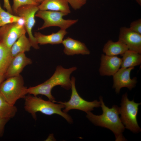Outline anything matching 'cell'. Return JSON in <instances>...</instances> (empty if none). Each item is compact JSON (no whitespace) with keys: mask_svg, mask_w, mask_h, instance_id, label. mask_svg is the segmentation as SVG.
Listing matches in <instances>:
<instances>
[{"mask_svg":"<svg viewBox=\"0 0 141 141\" xmlns=\"http://www.w3.org/2000/svg\"><path fill=\"white\" fill-rule=\"evenodd\" d=\"M128 50L127 46L122 42L118 40L114 42L110 40L105 44L102 50L105 55L113 56L121 55Z\"/></svg>","mask_w":141,"mask_h":141,"instance_id":"cell-17","label":"cell"},{"mask_svg":"<svg viewBox=\"0 0 141 141\" xmlns=\"http://www.w3.org/2000/svg\"><path fill=\"white\" fill-rule=\"evenodd\" d=\"M119 40L128 47V50L141 54V34L123 27L120 29Z\"/></svg>","mask_w":141,"mask_h":141,"instance_id":"cell-11","label":"cell"},{"mask_svg":"<svg viewBox=\"0 0 141 141\" xmlns=\"http://www.w3.org/2000/svg\"><path fill=\"white\" fill-rule=\"evenodd\" d=\"M16 22L24 25V21L22 18L5 10L2 7L0 2V27L8 24Z\"/></svg>","mask_w":141,"mask_h":141,"instance_id":"cell-22","label":"cell"},{"mask_svg":"<svg viewBox=\"0 0 141 141\" xmlns=\"http://www.w3.org/2000/svg\"></svg>","mask_w":141,"mask_h":141,"instance_id":"cell-32","label":"cell"},{"mask_svg":"<svg viewBox=\"0 0 141 141\" xmlns=\"http://www.w3.org/2000/svg\"><path fill=\"white\" fill-rule=\"evenodd\" d=\"M67 33L66 30L60 29L56 33L48 35L39 32H35L34 36L38 44H57L62 43L64 37Z\"/></svg>","mask_w":141,"mask_h":141,"instance_id":"cell-15","label":"cell"},{"mask_svg":"<svg viewBox=\"0 0 141 141\" xmlns=\"http://www.w3.org/2000/svg\"><path fill=\"white\" fill-rule=\"evenodd\" d=\"M137 3L140 5H141V0H136Z\"/></svg>","mask_w":141,"mask_h":141,"instance_id":"cell-30","label":"cell"},{"mask_svg":"<svg viewBox=\"0 0 141 141\" xmlns=\"http://www.w3.org/2000/svg\"><path fill=\"white\" fill-rule=\"evenodd\" d=\"M134 68V67L121 68L113 76V87L115 89L116 93H119L122 87H126L131 90L135 86L137 82V78L134 77L131 79L130 76L131 71Z\"/></svg>","mask_w":141,"mask_h":141,"instance_id":"cell-10","label":"cell"},{"mask_svg":"<svg viewBox=\"0 0 141 141\" xmlns=\"http://www.w3.org/2000/svg\"><path fill=\"white\" fill-rule=\"evenodd\" d=\"M99 99L103 111L102 114L96 115L89 111L86 113V117L95 125L111 130L115 134L116 141L126 140L122 134L125 127L119 115V108L114 105L111 108H109L105 105L102 97L100 96Z\"/></svg>","mask_w":141,"mask_h":141,"instance_id":"cell-1","label":"cell"},{"mask_svg":"<svg viewBox=\"0 0 141 141\" xmlns=\"http://www.w3.org/2000/svg\"><path fill=\"white\" fill-rule=\"evenodd\" d=\"M26 31L24 24L19 22L8 24L0 27V41L8 48L11 46Z\"/></svg>","mask_w":141,"mask_h":141,"instance_id":"cell-9","label":"cell"},{"mask_svg":"<svg viewBox=\"0 0 141 141\" xmlns=\"http://www.w3.org/2000/svg\"><path fill=\"white\" fill-rule=\"evenodd\" d=\"M25 99L24 108L25 110L31 114L35 120L37 119L36 113L39 112L46 115L58 114L65 119L69 123L73 122L70 116L61 110L64 108L62 104H56L49 100L46 101L40 97L31 95L26 96Z\"/></svg>","mask_w":141,"mask_h":141,"instance_id":"cell-3","label":"cell"},{"mask_svg":"<svg viewBox=\"0 0 141 141\" xmlns=\"http://www.w3.org/2000/svg\"><path fill=\"white\" fill-rule=\"evenodd\" d=\"M13 58L10 48L0 42V74H5Z\"/></svg>","mask_w":141,"mask_h":141,"instance_id":"cell-20","label":"cell"},{"mask_svg":"<svg viewBox=\"0 0 141 141\" xmlns=\"http://www.w3.org/2000/svg\"><path fill=\"white\" fill-rule=\"evenodd\" d=\"M67 15L61 11L38 10L36 13L35 16L42 19L44 22L38 30H43L50 27L56 26L60 28V29L66 30L78 21V19H64L63 17Z\"/></svg>","mask_w":141,"mask_h":141,"instance_id":"cell-6","label":"cell"},{"mask_svg":"<svg viewBox=\"0 0 141 141\" xmlns=\"http://www.w3.org/2000/svg\"><path fill=\"white\" fill-rule=\"evenodd\" d=\"M32 0L34 1V2H35L37 3V2H36V0Z\"/></svg>","mask_w":141,"mask_h":141,"instance_id":"cell-31","label":"cell"},{"mask_svg":"<svg viewBox=\"0 0 141 141\" xmlns=\"http://www.w3.org/2000/svg\"><path fill=\"white\" fill-rule=\"evenodd\" d=\"M3 1L4 7L6 9L7 11L10 13L14 14L9 0H3Z\"/></svg>","mask_w":141,"mask_h":141,"instance_id":"cell-27","label":"cell"},{"mask_svg":"<svg viewBox=\"0 0 141 141\" xmlns=\"http://www.w3.org/2000/svg\"><path fill=\"white\" fill-rule=\"evenodd\" d=\"M75 79L72 77L71 79L72 93L70 99L68 102H57L63 104L64 105L63 111L67 113L71 109H77L87 113L93 110L94 108L99 107L101 106V103L97 100L92 102L86 101L79 95L76 89L75 86Z\"/></svg>","mask_w":141,"mask_h":141,"instance_id":"cell-7","label":"cell"},{"mask_svg":"<svg viewBox=\"0 0 141 141\" xmlns=\"http://www.w3.org/2000/svg\"><path fill=\"white\" fill-rule=\"evenodd\" d=\"M77 69L76 67L65 68L58 66L52 76L44 83L37 86L28 88V94L37 96L39 95H45L49 100L53 102L55 98L52 95L51 90L55 86L60 85L67 90L71 88L70 75Z\"/></svg>","mask_w":141,"mask_h":141,"instance_id":"cell-2","label":"cell"},{"mask_svg":"<svg viewBox=\"0 0 141 141\" xmlns=\"http://www.w3.org/2000/svg\"><path fill=\"white\" fill-rule=\"evenodd\" d=\"M62 43L64 46L63 52L67 55H87L90 53L84 43L69 37L63 39Z\"/></svg>","mask_w":141,"mask_h":141,"instance_id":"cell-14","label":"cell"},{"mask_svg":"<svg viewBox=\"0 0 141 141\" xmlns=\"http://www.w3.org/2000/svg\"><path fill=\"white\" fill-rule=\"evenodd\" d=\"M5 78L4 74H0V86Z\"/></svg>","mask_w":141,"mask_h":141,"instance_id":"cell-28","label":"cell"},{"mask_svg":"<svg viewBox=\"0 0 141 141\" xmlns=\"http://www.w3.org/2000/svg\"><path fill=\"white\" fill-rule=\"evenodd\" d=\"M38 6L32 4L24 5L18 9L17 13V15L23 19L24 27L28 36L32 47L36 49H39V47L32 34V31L36 23V14L39 10Z\"/></svg>","mask_w":141,"mask_h":141,"instance_id":"cell-8","label":"cell"},{"mask_svg":"<svg viewBox=\"0 0 141 141\" xmlns=\"http://www.w3.org/2000/svg\"><path fill=\"white\" fill-rule=\"evenodd\" d=\"M67 2L74 10L80 9L86 3L87 0H66Z\"/></svg>","mask_w":141,"mask_h":141,"instance_id":"cell-24","label":"cell"},{"mask_svg":"<svg viewBox=\"0 0 141 141\" xmlns=\"http://www.w3.org/2000/svg\"><path fill=\"white\" fill-rule=\"evenodd\" d=\"M121 55V68L134 67L141 64V54L128 50Z\"/></svg>","mask_w":141,"mask_h":141,"instance_id":"cell-18","label":"cell"},{"mask_svg":"<svg viewBox=\"0 0 141 141\" xmlns=\"http://www.w3.org/2000/svg\"><path fill=\"white\" fill-rule=\"evenodd\" d=\"M31 60L27 57L25 53L19 54L13 57L4 74L5 78L20 75L24 68L32 63Z\"/></svg>","mask_w":141,"mask_h":141,"instance_id":"cell-13","label":"cell"},{"mask_svg":"<svg viewBox=\"0 0 141 141\" xmlns=\"http://www.w3.org/2000/svg\"><path fill=\"white\" fill-rule=\"evenodd\" d=\"M25 34L21 36L11 46L10 50L13 57L19 54L30 50L32 45L29 38Z\"/></svg>","mask_w":141,"mask_h":141,"instance_id":"cell-19","label":"cell"},{"mask_svg":"<svg viewBox=\"0 0 141 141\" xmlns=\"http://www.w3.org/2000/svg\"><path fill=\"white\" fill-rule=\"evenodd\" d=\"M129 28L133 31L141 34V19H139L132 22Z\"/></svg>","mask_w":141,"mask_h":141,"instance_id":"cell-25","label":"cell"},{"mask_svg":"<svg viewBox=\"0 0 141 141\" xmlns=\"http://www.w3.org/2000/svg\"><path fill=\"white\" fill-rule=\"evenodd\" d=\"M44 0H36V2L37 3L40 4L42 2H43Z\"/></svg>","mask_w":141,"mask_h":141,"instance_id":"cell-29","label":"cell"},{"mask_svg":"<svg viewBox=\"0 0 141 141\" xmlns=\"http://www.w3.org/2000/svg\"><path fill=\"white\" fill-rule=\"evenodd\" d=\"M27 90L20 75L7 78L0 86V93L9 103L13 105L18 99L24 98L28 94Z\"/></svg>","mask_w":141,"mask_h":141,"instance_id":"cell-4","label":"cell"},{"mask_svg":"<svg viewBox=\"0 0 141 141\" xmlns=\"http://www.w3.org/2000/svg\"><path fill=\"white\" fill-rule=\"evenodd\" d=\"M39 4L32 0H13V4L12 8L14 14L17 15L18 9L22 6L28 4L38 6Z\"/></svg>","mask_w":141,"mask_h":141,"instance_id":"cell-23","label":"cell"},{"mask_svg":"<svg viewBox=\"0 0 141 141\" xmlns=\"http://www.w3.org/2000/svg\"><path fill=\"white\" fill-rule=\"evenodd\" d=\"M141 104L135 102L134 100L130 101L126 93L122 97L121 107L119 108L120 119L125 127L134 133L141 131L137 120L138 106Z\"/></svg>","mask_w":141,"mask_h":141,"instance_id":"cell-5","label":"cell"},{"mask_svg":"<svg viewBox=\"0 0 141 141\" xmlns=\"http://www.w3.org/2000/svg\"><path fill=\"white\" fill-rule=\"evenodd\" d=\"M9 120V119H0V137L3 136L5 125Z\"/></svg>","mask_w":141,"mask_h":141,"instance_id":"cell-26","label":"cell"},{"mask_svg":"<svg viewBox=\"0 0 141 141\" xmlns=\"http://www.w3.org/2000/svg\"><path fill=\"white\" fill-rule=\"evenodd\" d=\"M38 7L40 10L61 11L68 14L71 12L66 0H44Z\"/></svg>","mask_w":141,"mask_h":141,"instance_id":"cell-16","label":"cell"},{"mask_svg":"<svg viewBox=\"0 0 141 141\" xmlns=\"http://www.w3.org/2000/svg\"><path fill=\"white\" fill-rule=\"evenodd\" d=\"M17 111L16 107L9 103L0 92V119L12 118Z\"/></svg>","mask_w":141,"mask_h":141,"instance_id":"cell-21","label":"cell"},{"mask_svg":"<svg viewBox=\"0 0 141 141\" xmlns=\"http://www.w3.org/2000/svg\"><path fill=\"white\" fill-rule=\"evenodd\" d=\"M121 61V58L116 56L102 54L99 69L100 75L113 76L120 69Z\"/></svg>","mask_w":141,"mask_h":141,"instance_id":"cell-12","label":"cell"}]
</instances>
